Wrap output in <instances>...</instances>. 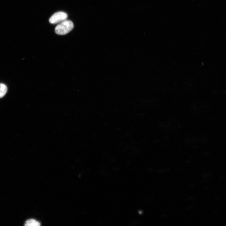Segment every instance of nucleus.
Wrapping results in <instances>:
<instances>
[{"label": "nucleus", "instance_id": "f257e3e1", "mask_svg": "<svg viewBox=\"0 0 226 226\" xmlns=\"http://www.w3.org/2000/svg\"><path fill=\"white\" fill-rule=\"evenodd\" d=\"M73 27V22L67 20L58 24L55 28V32L58 35H63L70 32Z\"/></svg>", "mask_w": 226, "mask_h": 226}, {"label": "nucleus", "instance_id": "7ed1b4c3", "mask_svg": "<svg viewBox=\"0 0 226 226\" xmlns=\"http://www.w3.org/2000/svg\"><path fill=\"white\" fill-rule=\"evenodd\" d=\"M8 92L7 86L3 84H0V98L3 97Z\"/></svg>", "mask_w": 226, "mask_h": 226}, {"label": "nucleus", "instance_id": "20e7f679", "mask_svg": "<svg viewBox=\"0 0 226 226\" xmlns=\"http://www.w3.org/2000/svg\"><path fill=\"white\" fill-rule=\"evenodd\" d=\"M25 226H39L40 223L35 219H31L28 220L26 222Z\"/></svg>", "mask_w": 226, "mask_h": 226}, {"label": "nucleus", "instance_id": "f03ea898", "mask_svg": "<svg viewBox=\"0 0 226 226\" xmlns=\"http://www.w3.org/2000/svg\"><path fill=\"white\" fill-rule=\"evenodd\" d=\"M68 15L63 12L54 13L50 18L49 22L52 24H59L67 20Z\"/></svg>", "mask_w": 226, "mask_h": 226}]
</instances>
